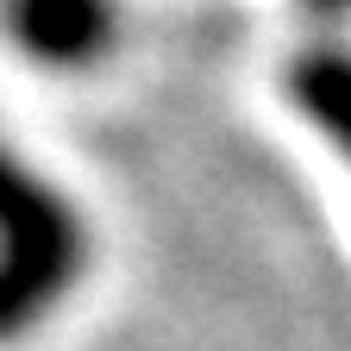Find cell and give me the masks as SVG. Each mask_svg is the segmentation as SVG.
<instances>
[{
    "mask_svg": "<svg viewBox=\"0 0 351 351\" xmlns=\"http://www.w3.org/2000/svg\"><path fill=\"white\" fill-rule=\"evenodd\" d=\"M88 232L75 207L0 145V339L32 332L82 276Z\"/></svg>",
    "mask_w": 351,
    "mask_h": 351,
    "instance_id": "1",
    "label": "cell"
},
{
    "mask_svg": "<svg viewBox=\"0 0 351 351\" xmlns=\"http://www.w3.org/2000/svg\"><path fill=\"white\" fill-rule=\"evenodd\" d=\"M7 25L25 57L51 69H82L113 44L119 13L113 0H7Z\"/></svg>",
    "mask_w": 351,
    "mask_h": 351,
    "instance_id": "2",
    "label": "cell"
},
{
    "mask_svg": "<svg viewBox=\"0 0 351 351\" xmlns=\"http://www.w3.org/2000/svg\"><path fill=\"white\" fill-rule=\"evenodd\" d=\"M289 95L351 157V51L345 44H307L289 63Z\"/></svg>",
    "mask_w": 351,
    "mask_h": 351,
    "instance_id": "3",
    "label": "cell"
},
{
    "mask_svg": "<svg viewBox=\"0 0 351 351\" xmlns=\"http://www.w3.org/2000/svg\"><path fill=\"white\" fill-rule=\"evenodd\" d=\"M307 7H314L320 19H345V13H351V0H307Z\"/></svg>",
    "mask_w": 351,
    "mask_h": 351,
    "instance_id": "4",
    "label": "cell"
}]
</instances>
